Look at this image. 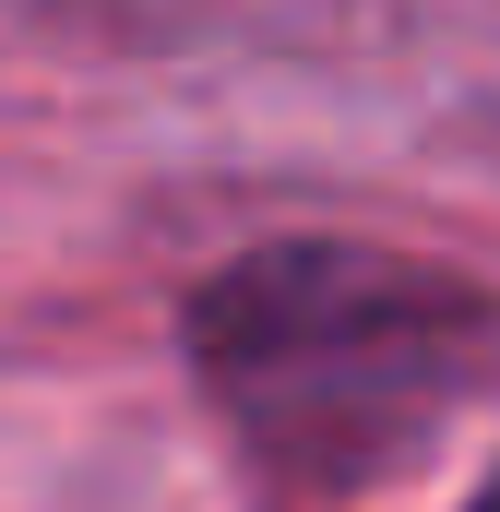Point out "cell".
Masks as SVG:
<instances>
[{
    "mask_svg": "<svg viewBox=\"0 0 500 512\" xmlns=\"http://www.w3.org/2000/svg\"><path fill=\"white\" fill-rule=\"evenodd\" d=\"M500 310L477 286L346 239H274L191 298V358L239 441L298 489H358L429 441V417L489 370Z\"/></svg>",
    "mask_w": 500,
    "mask_h": 512,
    "instance_id": "6da1fadb",
    "label": "cell"
},
{
    "mask_svg": "<svg viewBox=\"0 0 500 512\" xmlns=\"http://www.w3.org/2000/svg\"><path fill=\"white\" fill-rule=\"evenodd\" d=\"M465 512H500V477H489V489H477V501H465Z\"/></svg>",
    "mask_w": 500,
    "mask_h": 512,
    "instance_id": "7a4b0ae2",
    "label": "cell"
}]
</instances>
